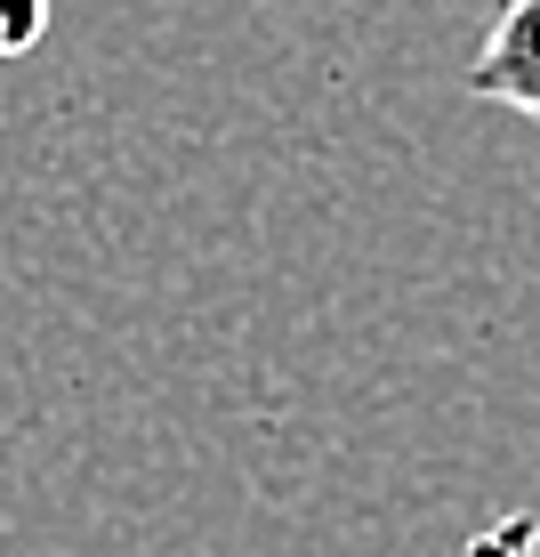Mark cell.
Instances as JSON below:
<instances>
[{"mask_svg": "<svg viewBox=\"0 0 540 557\" xmlns=\"http://www.w3.org/2000/svg\"><path fill=\"white\" fill-rule=\"evenodd\" d=\"M468 98L540 122V0H516V9L492 16V33L476 41V65H468Z\"/></svg>", "mask_w": 540, "mask_h": 557, "instance_id": "cell-1", "label": "cell"}, {"mask_svg": "<svg viewBox=\"0 0 540 557\" xmlns=\"http://www.w3.org/2000/svg\"><path fill=\"white\" fill-rule=\"evenodd\" d=\"M49 33V16L41 9H0V57H16V49H33Z\"/></svg>", "mask_w": 540, "mask_h": 557, "instance_id": "cell-2", "label": "cell"}]
</instances>
